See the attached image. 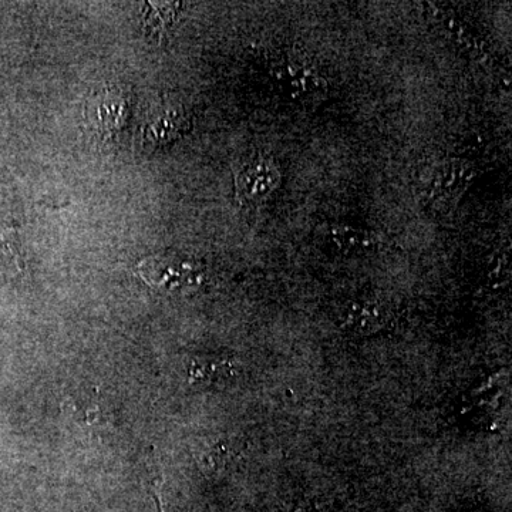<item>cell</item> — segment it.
Instances as JSON below:
<instances>
[{"instance_id":"9","label":"cell","mask_w":512,"mask_h":512,"mask_svg":"<svg viewBox=\"0 0 512 512\" xmlns=\"http://www.w3.org/2000/svg\"><path fill=\"white\" fill-rule=\"evenodd\" d=\"M22 268L18 235L13 229L0 228V275H15Z\"/></svg>"},{"instance_id":"7","label":"cell","mask_w":512,"mask_h":512,"mask_svg":"<svg viewBox=\"0 0 512 512\" xmlns=\"http://www.w3.org/2000/svg\"><path fill=\"white\" fill-rule=\"evenodd\" d=\"M328 238L333 247L348 254H359L376 247L377 241L372 232L366 229L335 224L329 228Z\"/></svg>"},{"instance_id":"1","label":"cell","mask_w":512,"mask_h":512,"mask_svg":"<svg viewBox=\"0 0 512 512\" xmlns=\"http://www.w3.org/2000/svg\"><path fill=\"white\" fill-rule=\"evenodd\" d=\"M275 89L289 103L316 106L328 96V82L311 62L301 57H286L271 69Z\"/></svg>"},{"instance_id":"8","label":"cell","mask_w":512,"mask_h":512,"mask_svg":"<svg viewBox=\"0 0 512 512\" xmlns=\"http://www.w3.org/2000/svg\"><path fill=\"white\" fill-rule=\"evenodd\" d=\"M345 325L357 332L372 333L383 325L384 312L382 306L372 302H353L343 312Z\"/></svg>"},{"instance_id":"2","label":"cell","mask_w":512,"mask_h":512,"mask_svg":"<svg viewBox=\"0 0 512 512\" xmlns=\"http://www.w3.org/2000/svg\"><path fill=\"white\" fill-rule=\"evenodd\" d=\"M136 272L148 286L164 292L191 291L204 278L200 262L174 252L148 256L137 265Z\"/></svg>"},{"instance_id":"10","label":"cell","mask_w":512,"mask_h":512,"mask_svg":"<svg viewBox=\"0 0 512 512\" xmlns=\"http://www.w3.org/2000/svg\"><path fill=\"white\" fill-rule=\"evenodd\" d=\"M229 372H232V367L225 360H195L190 376L195 382H215L224 379Z\"/></svg>"},{"instance_id":"3","label":"cell","mask_w":512,"mask_h":512,"mask_svg":"<svg viewBox=\"0 0 512 512\" xmlns=\"http://www.w3.org/2000/svg\"><path fill=\"white\" fill-rule=\"evenodd\" d=\"M281 184V171L271 158L254 156L238 165L235 171L237 198L242 205L258 207L264 204Z\"/></svg>"},{"instance_id":"5","label":"cell","mask_w":512,"mask_h":512,"mask_svg":"<svg viewBox=\"0 0 512 512\" xmlns=\"http://www.w3.org/2000/svg\"><path fill=\"white\" fill-rule=\"evenodd\" d=\"M128 114H130V103L126 94L114 87L101 90L90 100L89 117L97 133L103 136L116 134L126 126Z\"/></svg>"},{"instance_id":"6","label":"cell","mask_w":512,"mask_h":512,"mask_svg":"<svg viewBox=\"0 0 512 512\" xmlns=\"http://www.w3.org/2000/svg\"><path fill=\"white\" fill-rule=\"evenodd\" d=\"M187 114L181 107L165 106L151 114L144 127V137L154 146L173 143L188 130Z\"/></svg>"},{"instance_id":"11","label":"cell","mask_w":512,"mask_h":512,"mask_svg":"<svg viewBox=\"0 0 512 512\" xmlns=\"http://www.w3.org/2000/svg\"><path fill=\"white\" fill-rule=\"evenodd\" d=\"M147 8L146 16L147 28H151L153 32L163 33L167 23L173 22L175 16V8L173 3H151Z\"/></svg>"},{"instance_id":"4","label":"cell","mask_w":512,"mask_h":512,"mask_svg":"<svg viewBox=\"0 0 512 512\" xmlns=\"http://www.w3.org/2000/svg\"><path fill=\"white\" fill-rule=\"evenodd\" d=\"M476 180L473 164L461 158H448L434 165L427 180V198L439 207L456 205Z\"/></svg>"}]
</instances>
